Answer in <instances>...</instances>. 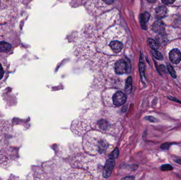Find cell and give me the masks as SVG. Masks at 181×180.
<instances>
[{
  "label": "cell",
  "mask_w": 181,
  "mask_h": 180,
  "mask_svg": "<svg viewBox=\"0 0 181 180\" xmlns=\"http://www.w3.org/2000/svg\"><path fill=\"white\" fill-rule=\"evenodd\" d=\"M145 120H148L149 122H151V123H156L158 121L157 118L153 116H146L145 117Z\"/></svg>",
  "instance_id": "cell-18"
},
{
  "label": "cell",
  "mask_w": 181,
  "mask_h": 180,
  "mask_svg": "<svg viewBox=\"0 0 181 180\" xmlns=\"http://www.w3.org/2000/svg\"><path fill=\"white\" fill-rule=\"evenodd\" d=\"M11 49V46L10 43L4 41L0 43V52H7L10 51Z\"/></svg>",
  "instance_id": "cell-8"
},
{
  "label": "cell",
  "mask_w": 181,
  "mask_h": 180,
  "mask_svg": "<svg viewBox=\"0 0 181 180\" xmlns=\"http://www.w3.org/2000/svg\"><path fill=\"white\" fill-rule=\"evenodd\" d=\"M152 54H153L154 57L155 58H156L157 60H163V54L160 53V52L157 51L156 50H154V51H153L152 52Z\"/></svg>",
  "instance_id": "cell-13"
},
{
  "label": "cell",
  "mask_w": 181,
  "mask_h": 180,
  "mask_svg": "<svg viewBox=\"0 0 181 180\" xmlns=\"http://www.w3.org/2000/svg\"><path fill=\"white\" fill-rule=\"evenodd\" d=\"M153 30L155 32L162 33L164 31L165 28L163 23L160 22H156L153 25Z\"/></svg>",
  "instance_id": "cell-7"
},
{
  "label": "cell",
  "mask_w": 181,
  "mask_h": 180,
  "mask_svg": "<svg viewBox=\"0 0 181 180\" xmlns=\"http://www.w3.org/2000/svg\"><path fill=\"white\" fill-rule=\"evenodd\" d=\"M148 45L150 46V47L154 50H157L159 48V45L157 43L152 39H149L148 40Z\"/></svg>",
  "instance_id": "cell-11"
},
{
  "label": "cell",
  "mask_w": 181,
  "mask_h": 180,
  "mask_svg": "<svg viewBox=\"0 0 181 180\" xmlns=\"http://www.w3.org/2000/svg\"><path fill=\"white\" fill-rule=\"evenodd\" d=\"M173 143H165L163 144L160 145V148H162V149H166V150H168L170 147V145H172Z\"/></svg>",
  "instance_id": "cell-19"
},
{
  "label": "cell",
  "mask_w": 181,
  "mask_h": 180,
  "mask_svg": "<svg viewBox=\"0 0 181 180\" xmlns=\"http://www.w3.org/2000/svg\"><path fill=\"white\" fill-rule=\"evenodd\" d=\"M103 1L108 4H111L113 3L114 1V0H103Z\"/></svg>",
  "instance_id": "cell-23"
},
{
  "label": "cell",
  "mask_w": 181,
  "mask_h": 180,
  "mask_svg": "<svg viewBox=\"0 0 181 180\" xmlns=\"http://www.w3.org/2000/svg\"><path fill=\"white\" fill-rule=\"evenodd\" d=\"M132 77H129L126 84L125 90L127 94H130L132 92Z\"/></svg>",
  "instance_id": "cell-9"
},
{
  "label": "cell",
  "mask_w": 181,
  "mask_h": 180,
  "mask_svg": "<svg viewBox=\"0 0 181 180\" xmlns=\"http://www.w3.org/2000/svg\"><path fill=\"white\" fill-rule=\"evenodd\" d=\"M119 149H118V148L116 147V148L114 149V151L112 152V153L111 154L110 156H111V158L116 159H117L118 157V156H119Z\"/></svg>",
  "instance_id": "cell-17"
},
{
  "label": "cell",
  "mask_w": 181,
  "mask_h": 180,
  "mask_svg": "<svg viewBox=\"0 0 181 180\" xmlns=\"http://www.w3.org/2000/svg\"><path fill=\"white\" fill-rule=\"evenodd\" d=\"M169 58L173 64H179L181 61V51L178 49H174L171 50L169 53Z\"/></svg>",
  "instance_id": "cell-3"
},
{
  "label": "cell",
  "mask_w": 181,
  "mask_h": 180,
  "mask_svg": "<svg viewBox=\"0 0 181 180\" xmlns=\"http://www.w3.org/2000/svg\"><path fill=\"white\" fill-rule=\"evenodd\" d=\"M162 2L165 4H171L174 3L175 0H162Z\"/></svg>",
  "instance_id": "cell-20"
},
{
  "label": "cell",
  "mask_w": 181,
  "mask_h": 180,
  "mask_svg": "<svg viewBox=\"0 0 181 180\" xmlns=\"http://www.w3.org/2000/svg\"><path fill=\"white\" fill-rule=\"evenodd\" d=\"M115 159L112 158L108 159L106 161L103 172V177L105 179H108L110 177L115 166Z\"/></svg>",
  "instance_id": "cell-1"
},
{
  "label": "cell",
  "mask_w": 181,
  "mask_h": 180,
  "mask_svg": "<svg viewBox=\"0 0 181 180\" xmlns=\"http://www.w3.org/2000/svg\"><path fill=\"white\" fill-rule=\"evenodd\" d=\"M99 126L102 130H107L108 126V123L106 120H100L99 122Z\"/></svg>",
  "instance_id": "cell-16"
},
{
  "label": "cell",
  "mask_w": 181,
  "mask_h": 180,
  "mask_svg": "<svg viewBox=\"0 0 181 180\" xmlns=\"http://www.w3.org/2000/svg\"><path fill=\"white\" fill-rule=\"evenodd\" d=\"M128 70V64H126L124 60H119L116 63V72L117 74H124Z\"/></svg>",
  "instance_id": "cell-4"
},
{
  "label": "cell",
  "mask_w": 181,
  "mask_h": 180,
  "mask_svg": "<svg viewBox=\"0 0 181 180\" xmlns=\"http://www.w3.org/2000/svg\"><path fill=\"white\" fill-rule=\"evenodd\" d=\"M110 49L114 51V53H118L120 52L124 48L123 43L119 40H114L109 43Z\"/></svg>",
  "instance_id": "cell-5"
},
{
  "label": "cell",
  "mask_w": 181,
  "mask_h": 180,
  "mask_svg": "<svg viewBox=\"0 0 181 180\" xmlns=\"http://www.w3.org/2000/svg\"><path fill=\"white\" fill-rule=\"evenodd\" d=\"M123 179H129V180H134V179H135V177H132V176H130V177H124V178Z\"/></svg>",
  "instance_id": "cell-24"
},
{
  "label": "cell",
  "mask_w": 181,
  "mask_h": 180,
  "mask_svg": "<svg viewBox=\"0 0 181 180\" xmlns=\"http://www.w3.org/2000/svg\"><path fill=\"white\" fill-rule=\"evenodd\" d=\"M148 2H150V3H152V2H155L156 0H147Z\"/></svg>",
  "instance_id": "cell-26"
},
{
  "label": "cell",
  "mask_w": 181,
  "mask_h": 180,
  "mask_svg": "<svg viewBox=\"0 0 181 180\" xmlns=\"http://www.w3.org/2000/svg\"><path fill=\"white\" fill-rule=\"evenodd\" d=\"M167 69H168V71L169 72V73L170 74V76H172V77L173 78H176V72L174 70V68H173V67L170 65V64H167Z\"/></svg>",
  "instance_id": "cell-14"
},
{
  "label": "cell",
  "mask_w": 181,
  "mask_h": 180,
  "mask_svg": "<svg viewBox=\"0 0 181 180\" xmlns=\"http://www.w3.org/2000/svg\"><path fill=\"white\" fill-rule=\"evenodd\" d=\"M161 170L162 171H164V172H166V171H172L173 169V167H172V166L170 165V164H164L162 166H161L160 167Z\"/></svg>",
  "instance_id": "cell-15"
},
{
  "label": "cell",
  "mask_w": 181,
  "mask_h": 180,
  "mask_svg": "<svg viewBox=\"0 0 181 180\" xmlns=\"http://www.w3.org/2000/svg\"><path fill=\"white\" fill-rule=\"evenodd\" d=\"M168 98L170 99V100H173V101L175 102H178V103H180V104H181V101L179 100V99H177V98H175V97H172V96H168Z\"/></svg>",
  "instance_id": "cell-21"
},
{
  "label": "cell",
  "mask_w": 181,
  "mask_h": 180,
  "mask_svg": "<svg viewBox=\"0 0 181 180\" xmlns=\"http://www.w3.org/2000/svg\"><path fill=\"white\" fill-rule=\"evenodd\" d=\"M145 64L143 62H140L139 63V71H140L141 78L144 82H145L144 80H146L145 76Z\"/></svg>",
  "instance_id": "cell-10"
},
{
  "label": "cell",
  "mask_w": 181,
  "mask_h": 180,
  "mask_svg": "<svg viewBox=\"0 0 181 180\" xmlns=\"http://www.w3.org/2000/svg\"><path fill=\"white\" fill-rule=\"evenodd\" d=\"M167 9L164 6H160L156 10V16L158 19L165 18L167 14Z\"/></svg>",
  "instance_id": "cell-6"
},
{
  "label": "cell",
  "mask_w": 181,
  "mask_h": 180,
  "mask_svg": "<svg viewBox=\"0 0 181 180\" xmlns=\"http://www.w3.org/2000/svg\"><path fill=\"white\" fill-rule=\"evenodd\" d=\"M127 100V96L122 92H118L113 96V102L114 105L120 106L125 104Z\"/></svg>",
  "instance_id": "cell-2"
},
{
  "label": "cell",
  "mask_w": 181,
  "mask_h": 180,
  "mask_svg": "<svg viewBox=\"0 0 181 180\" xmlns=\"http://www.w3.org/2000/svg\"><path fill=\"white\" fill-rule=\"evenodd\" d=\"M175 162L177 163L178 164L181 165V159H176V160H175Z\"/></svg>",
  "instance_id": "cell-25"
},
{
  "label": "cell",
  "mask_w": 181,
  "mask_h": 180,
  "mask_svg": "<svg viewBox=\"0 0 181 180\" xmlns=\"http://www.w3.org/2000/svg\"><path fill=\"white\" fill-rule=\"evenodd\" d=\"M150 18V14L148 12H145L141 16V22L142 25H145L148 22Z\"/></svg>",
  "instance_id": "cell-12"
},
{
  "label": "cell",
  "mask_w": 181,
  "mask_h": 180,
  "mask_svg": "<svg viewBox=\"0 0 181 180\" xmlns=\"http://www.w3.org/2000/svg\"><path fill=\"white\" fill-rule=\"evenodd\" d=\"M4 75V70L3 67H2V66L0 64V79H1L3 78Z\"/></svg>",
  "instance_id": "cell-22"
}]
</instances>
